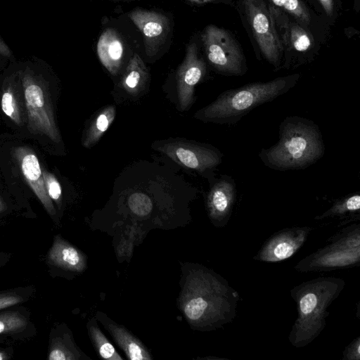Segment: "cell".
I'll list each match as a JSON object with an SVG mask.
<instances>
[{
    "label": "cell",
    "instance_id": "6da1fadb",
    "mask_svg": "<svg viewBox=\"0 0 360 360\" xmlns=\"http://www.w3.org/2000/svg\"><path fill=\"white\" fill-rule=\"evenodd\" d=\"M238 300V293L223 277L195 264L184 279L179 305L193 328L210 331L232 321Z\"/></svg>",
    "mask_w": 360,
    "mask_h": 360
},
{
    "label": "cell",
    "instance_id": "7a4b0ae2",
    "mask_svg": "<svg viewBox=\"0 0 360 360\" xmlns=\"http://www.w3.org/2000/svg\"><path fill=\"white\" fill-rule=\"evenodd\" d=\"M325 152L322 134L316 124L297 115L280 124L278 141L259 153L269 168L286 171L302 169L321 158Z\"/></svg>",
    "mask_w": 360,
    "mask_h": 360
},
{
    "label": "cell",
    "instance_id": "3957f363",
    "mask_svg": "<svg viewBox=\"0 0 360 360\" xmlns=\"http://www.w3.org/2000/svg\"><path fill=\"white\" fill-rule=\"evenodd\" d=\"M300 77V75L295 73L226 90L198 110L194 117L204 122L234 124L255 108L286 94L295 86Z\"/></svg>",
    "mask_w": 360,
    "mask_h": 360
},
{
    "label": "cell",
    "instance_id": "277c9868",
    "mask_svg": "<svg viewBox=\"0 0 360 360\" xmlns=\"http://www.w3.org/2000/svg\"><path fill=\"white\" fill-rule=\"evenodd\" d=\"M345 285L340 278L319 277L303 282L290 290L297 311V318L288 336L294 347H304L320 335L326 325L328 308Z\"/></svg>",
    "mask_w": 360,
    "mask_h": 360
},
{
    "label": "cell",
    "instance_id": "5b68a950",
    "mask_svg": "<svg viewBox=\"0 0 360 360\" xmlns=\"http://www.w3.org/2000/svg\"><path fill=\"white\" fill-rule=\"evenodd\" d=\"M258 59L263 58L276 71L283 65V48L277 35L267 0H234Z\"/></svg>",
    "mask_w": 360,
    "mask_h": 360
},
{
    "label": "cell",
    "instance_id": "8992f818",
    "mask_svg": "<svg viewBox=\"0 0 360 360\" xmlns=\"http://www.w3.org/2000/svg\"><path fill=\"white\" fill-rule=\"evenodd\" d=\"M277 35L281 41L283 69H295L314 60L321 41L282 9L269 2Z\"/></svg>",
    "mask_w": 360,
    "mask_h": 360
},
{
    "label": "cell",
    "instance_id": "52a82bcc",
    "mask_svg": "<svg viewBox=\"0 0 360 360\" xmlns=\"http://www.w3.org/2000/svg\"><path fill=\"white\" fill-rule=\"evenodd\" d=\"M360 261V225L352 224L330 238L325 247L300 261L301 272L331 271L358 264Z\"/></svg>",
    "mask_w": 360,
    "mask_h": 360
},
{
    "label": "cell",
    "instance_id": "ba28073f",
    "mask_svg": "<svg viewBox=\"0 0 360 360\" xmlns=\"http://www.w3.org/2000/svg\"><path fill=\"white\" fill-rule=\"evenodd\" d=\"M206 58L217 73L224 76H243L248 71L243 51L234 35L214 25H207L201 34Z\"/></svg>",
    "mask_w": 360,
    "mask_h": 360
},
{
    "label": "cell",
    "instance_id": "9c48e42d",
    "mask_svg": "<svg viewBox=\"0 0 360 360\" xmlns=\"http://www.w3.org/2000/svg\"><path fill=\"white\" fill-rule=\"evenodd\" d=\"M21 79L29 131L34 134L45 135L53 142L59 143L60 135L45 84L28 69Z\"/></svg>",
    "mask_w": 360,
    "mask_h": 360
},
{
    "label": "cell",
    "instance_id": "30bf717a",
    "mask_svg": "<svg viewBox=\"0 0 360 360\" xmlns=\"http://www.w3.org/2000/svg\"><path fill=\"white\" fill-rule=\"evenodd\" d=\"M153 145L156 150L174 162L208 179L214 176V170L222 162V153L207 143L174 139L155 142Z\"/></svg>",
    "mask_w": 360,
    "mask_h": 360
},
{
    "label": "cell",
    "instance_id": "8fae6325",
    "mask_svg": "<svg viewBox=\"0 0 360 360\" xmlns=\"http://www.w3.org/2000/svg\"><path fill=\"white\" fill-rule=\"evenodd\" d=\"M206 70V63L200 55L196 43H191L176 76L177 100L181 110H187L193 105L195 87L203 79Z\"/></svg>",
    "mask_w": 360,
    "mask_h": 360
},
{
    "label": "cell",
    "instance_id": "7c38bea8",
    "mask_svg": "<svg viewBox=\"0 0 360 360\" xmlns=\"http://www.w3.org/2000/svg\"><path fill=\"white\" fill-rule=\"evenodd\" d=\"M206 206L212 224L218 227L228 223L236 199V184L232 176L221 174L209 179Z\"/></svg>",
    "mask_w": 360,
    "mask_h": 360
},
{
    "label": "cell",
    "instance_id": "4fadbf2b",
    "mask_svg": "<svg viewBox=\"0 0 360 360\" xmlns=\"http://www.w3.org/2000/svg\"><path fill=\"white\" fill-rule=\"evenodd\" d=\"M311 229L288 228L272 235L254 257L256 260L277 262L292 257L304 243Z\"/></svg>",
    "mask_w": 360,
    "mask_h": 360
},
{
    "label": "cell",
    "instance_id": "5bb4252c",
    "mask_svg": "<svg viewBox=\"0 0 360 360\" xmlns=\"http://www.w3.org/2000/svg\"><path fill=\"white\" fill-rule=\"evenodd\" d=\"M24 179L49 214H56L52 200L49 196L42 169L35 153L27 146H18L13 150Z\"/></svg>",
    "mask_w": 360,
    "mask_h": 360
},
{
    "label": "cell",
    "instance_id": "9a60e30c",
    "mask_svg": "<svg viewBox=\"0 0 360 360\" xmlns=\"http://www.w3.org/2000/svg\"><path fill=\"white\" fill-rule=\"evenodd\" d=\"M131 19L143 34L147 51L155 45L162 44L169 33V22L166 18L158 13L141 9L129 14Z\"/></svg>",
    "mask_w": 360,
    "mask_h": 360
},
{
    "label": "cell",
    "instance_id": "2e32d148",
    "mask_svg": "<svg viewBox=\"0 0 360 360\" xmlns=\"http://www.w3.org/2000/svg\"><path fill=\"white\" fill-rule=\"evenodd\" d=\"M282 9L322 42L326 39L329 25L318 17L302 0H267Z\"/></svg>",
    "mask_w": 360,
    "mask_h": 360
},
{
    "label": "cell",
    "instance_id": "e0dca14e",
    "mask_svg": "<svg viewBox=\"0 0 360 360\" xmlns=\"http://www.w3.org/2000/svg\"><path fill=\"white\" fill-rule=\"evenodd\" d=\"M97 316L128 359L131 360L152 359L143 344L123 326L113 322L101 312L98 313Z\"/></svg>",
    "mask_w": 360,
    "mask_h": 360
},
{
    "label": "cell",
    "instance_id": "ac0fdd59",
    "mask_svg": "<svg viewBox=\"0 0 360 360\" xmlns=\"http://www.w3.org/2000/svg\"><path fill=\"white\" fill-rule=\"evenodd\" d=\"M48 259L53 265L75 272H82L86 266L85 255L59 236L54 238Z\"/></svg>",
    "mask_w": 360,
    "mask_h": 360
},
{
    "label": "cell",
    "instance_id": "d6986e66",
    "mask_svg": "<svg viewBox=\"0 0 360 360\" xmlns=\"http://www.w3.org/2000/svg\"><path fill=\"white\" fill-rule=\"evenodd\" d=\"M97 53L103 65L112 75L119 71L124 53V46L117 32L108 29L100 36Z\"/></svg>",
    "mask_w": 360,
    "mask_h": 360
},
{
    "label": "cell",
    "instance_id": "ffe728a7",
    "mask_svg": "<svg viewBox=\"0 0 360 360\" xmlns=\"http://www.w3.org/2000/svg\"><path fill=\"white\" fill-rule=\"evenodd\" d=\"M149 75L141 58L134 54L128 63L120 81L121 89L129 95L137 96L143 90Z\"/></svg>",
    "mask_w": 360,
    "mask_h": 360
},
{
    "label": "cell",
    "instance_id": "44dd1931",
    "mask_svg": "<svg viewBox=\"0 0 360 360\" xmlns=\"http://www.w3.org/2000/svg\"><path fill=\"white\" fill-rule=\"evenodd\" d=\"M116 114L115 108L109 105L101 110L90 123L83 141L85 148L94 146L108 130L113 122Z\"/></svg>",
    "mask_w": 360,
    "mask_h": 360
},
{
    "label": "cell",
    "instance_id": "7402d4cb",
    "mask_svg": "<svg viewBox=\"0 0 360 360\" xmlns=\"http://www.w3.org/2000/svg\"><path fill=\"white\" fill-rule=\"evenodd\" d=\"M360 210V195L359 193L339 199L332 207L322 214L316 216L315 219L321 220L334 217H346L349 214H359Z\"/></svg>",
    "mask_w": 360,
    "mask_h": 360
},
{
    "label": "cell",
    "instance_id": "603a6c76",
    "mask_svg": "<svg viewBox=\"0 0 360 360\" xmlns=\"http://www.w3.org/2000/svg\"><path fill=\"white\" fill-rule=\"evenodd\" d=\"M88 326L90 338L101 358L112 360L123 359L98 327L94 319L90 321Z\"/></svg>",
    "mask_w": 360,
    "mask_h": 360
},
{
    "label": "cell",
    "instance_id": "cb8c5ba5",
    "mask_svg": "<svg viewBox=\"0 0 360 360\" xmlns=\"http://www.w3.org/2000/svg\"><path fill=\"white\" fill-rule=\"evenodd\" d=\"M304 2L329 26L333 25L339 16L338 0H304Z\"/></svg>",
    "mask_w": 360,
    "mask_h": 360
},
{
    "label": "cell",
    "instance_id": "d4e9b609",
    "mask_svg": "<svg viewBox=\"0 0 360 360\" xmlns=\"http://www.w3.org/2000/svg\"><path fill=\"white\" fill-rule=\"evenodd\" d=\"M1 110L13 122L18 125L22 124V117L18 99L11 86L3 91L1 100Z\"/></svg>",
    "mask_w": 360,
    "mask_h": 360
},
{
    "label": "cell",
    "instance_id": "484cf974",
    "mask_svg": "<svg viewBox=\"0 0 360 360\" xmlns=\"http://www.w3.org/2000/svg\"><path fill=\"white\" fill-rule=\"evenodd\" d=\"M27 325L26 318L16 311L0 314V334L18 332Z\"/></svg>",
    "mask_w": 360,
    "mask_h": 360
},
{
    "label": "cell",
    "instance_id": "4316f807",
    "mask_svg": "<svg viewBox=\"0 0 360 360\" xmlns=\"http://www.w3.org/2000/svg\"><path fill=\"white\" fill-rule=\"evenodd\" d=\"M79 358L80 355L75 349H72L60 341L53 343L48 357L49 360H72Z\"/></svg>",
    "mask_w": 360,
    "mask_h": 360
},
{
    "label": "cell",
    "instance_id": "83f0119b",
    "mask_svg": "<svg viewBox=\"0 0 360 360\" xmlns=\"http://www.w3.org/2000/svg\"><path fill=\"white\" fill-rule=\"evenodd\" d=\"M42 174L49 196L51 200L59 203L62 195V189L59 181L54 174L46 169H42Z\"/></svg>",
    "mask_w": 360,
    "mask_h": 360
},
{
    "label": "cell",
    "instance_id": "f1b7e54d",
    "mask_svg": "<svg viewBox=\"0 0 360 360\" xmlns=\"http://www.w3.org/2000/svg\"><path fill=\"white\" fill-rule=\"evenodd\" d=\"M343 359L347 360H359L360 338L358 337L351 342L343 352Z\"/></svg>",
    "mask_w": 360,
    "mask_h": 360
},
{
    "label": "cell",
    "instance_id": "f546056e",
    "mask_svg": "<svg viewBox=\"0 0 360 360\" xmlns=\"http://www.w3.org/2000/svg\"><path fill=\"white\" fill-rule=\"evenodd\" d=\"M23 301L21 296L15 294H0V309L17 304Z\"/></svg>",
    "mask_w": 360,
    "mask_h": 360
},
{
    "label": "cell",
    "instance_id": "4dcf8cb0",
    "mask_svg": "<svg viewBox=\"0 0 360 360\" xmlns=\"http://www.w3.org/2000/svg\"><path fill=\"white\" fill-rule=\"evenodd\" d=\"M191 2L197 4H225L227 6H230L234 7V0H188Z\"/></svg>",
    "mask_w": 360,
    "mask_h": 360
},
{
    "label": "cell",
    "instance_id": "1f68e13d",
    "mask_svg": "<svg viewBox=\"0 0 360 360\" xmlns=\"http://www.w3.org/2000/svg\"><path fill=\"white\" fill-rule=\"evenodd\" d=\"M0 55L5 57H10L12 55L8 46L0 38Z\"/></svg>",
    "mask_w": 360,
    "mask_h": 360
},
{
    "label": "cell",
    "instance_id": "d6a6232c",
    "mask_svg": "<svg viewBox=\"0 0 360 360\" xmlns=\"http://www.w3.org/2000/svg\"><path fill=\"white\" fill-rule=\"evenodd\" d=\"M6 209V205L1 198H0V213Z\"/></svg>",
    "mask_w": 360,
    "mask_h": 360
},
{
    "label": "cell",
    "instance_id": "836d02e7",
    "mask_svg": "<svg viewBox=\"0 0 360 360\" xmlns=\"http://www.w3.org/2000/svg\"><path fill=\"white\" fill-rule=\"evenodd\" d=\"M359 4H360V0H354V8L356 12H359Z\"/></svg>",
    "mask_w": 360,
    "mask_h": 360
},
{
    "label": "cell",
    "instance_id": "e575fe53",
    "mask_svg": "<svg viewBox=\"0 0 360 360\" xmlns=\"http://www.w3.org/2000/svg\"><path fill=\"white\" fill-rule=\"evenodd\" d=\"M6 358V355L3 352H0V360L5 359Z\"/></svg>",
    "mask_w": 360,
    "mask_h": 360
}]
</instances>
